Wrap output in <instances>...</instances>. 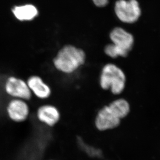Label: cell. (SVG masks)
Returning a JSON list of instances; mask_svg holds the SVG:
<instances>
[{
  "label": "cell",
  "mask_w": 160,
  "mask_h": 160,
  "mask_svg": "<svg viewBox=\"0 0 160 160\" xmlns=\"http://www.w3.org/2000/svg\"><path fill=\"white\" fill-rule=\"evenodd\" d=\"M86 54L82 49L68 45L59 50L54 59L53 63L59 71L71 74L84 64Z\"/></svg>",
  "instance_id": "6da1fadb"
},
{
  "label": "cell",
  "mask_w": 160,
  "mask_h": 160,
  "mask_svg": "<svg viewBox=\"0 0 160 160\" xmlns=\"http://www.w3.org/2000/svg\"><path fill=\"white\" fill-rule=\"evenodd\" d=\"M109 36L112 44L105 46L104 53L113 59L127 57L134 44L133 35L122 28L116 27L111 31Z\"/></svg>",
  "instance_id": "7a4b0ae2"
},
{
  "label": "cell",
  "mask_w": 160,
  "mask_h": 160,
  "mask_svg": "<svg viewBox=\"0 0 160 160\" xmlns=\"http://www.w3.org/2000/svg\"><path fill=\"white\" fill-rule=\"evenodd\" d=\"M99 83L103 90H110L114 95H119L125 87V75L119 67L114 64H107L101 71Z\"/></svg>",
  "instance_id": "3957f363"
},
{
  "label": "cell",
  "mask_w": 160,
  "mask_h": 160,
  "mask_svg": "<svg viewBox=\"0 0 160 160\" xmlns=\"http://www.w3.org/2000/svg\"><path fill=\"white\" fill-rule=\"evenodd\" d=\"M122 119V115L112 101L98 110L95 118L94 124L98 131H107L119 127Z\"/></svg>",
  "instance_id": "277c9868"
},
{
  "label": "cell",
  "mask_w": 160,
  "mask_h": 160,
  "mask_svg": "<svg viewBox=\"0 0 160 160\" xmlns=\"http://www.w3.org/2000/svg\"><path fill=\"white\" fill-rule=\"evenodd\" d=\"M115 12L120 21L128 24L136 22L141 14L137 0H118L115 3Z\"/></svg>",
  "instance_id": "5b68a950"
},
{
  "label": "cell",
  "mask_w": 160,
  "mask_h": 160,
  "mask_svg": "<svg viewBox=\"0 0 160 160\" xmlns=\"http://www.w3.org/2000/svg\"><path fill=\"white\" fill-rule=\"evenodd\" d=\"M4 88L6 93L14 98L27 101L30 100L32 97V93L27 83L15 76H11L7 79Z\"/></svg>",
  "instance_id": "8992f818"
},
{
  "label": "cell",
  "mask_w": 160,
  "mask_h": 160,
  "mask_svg": "<svg viewBox=\"0 0 160 160\" xmlns=\"http://www.w3.org/2000/svg\"><path fill=\"white\" fill-rule=\"evenodd\" d=\"M6 110L9 118L16 122L26 121L30 113V108L26 101L17 98L9 102Z\"/></svg>",
  "instance_id": "52a82bcc"
},
{
  "label": "cell",
  "mask_w": 160,
  "mask_h": 160,
  "mask_svg": "<svg viewBox=\"0 0 160 160\" xmlns=\"http://www.w3.org/2000/svg\"><path fill=\"white\" fill-rule=\"evenodd\" d=\"M36 115L40 122L49 127H54L59 122L61 118L59 109L49 104L40 106L36 110Z\"/></svg>",
  "instance_id": "ba28073f"
},
{
  "label": "cell",
  "mask_w": 160,
  "mask_h": 160,
  "mask_svg": "<svg viewBox=\"0 0 160 160\" xmlns=\"http://www.w3.org/2000/svg\"><path fill=\"white\" fill-rule=\"evenodd\" d=\"M27 83L32 94H34L38 98L46 100L51 97V89L39 76H31L28 79Z\"/></svg>",
  "instance_id": "9c48e42d"
},
{
  "label": "cell",
  "mask_w": 160,
  "mask_h": 160,
  "mask_svg": "<svg viewBox=\"0 0 160 160\" xmlns=\"http://www.w3.org/2000/svg\"><path fill=\"white\" fill-rule=\"evenodd\" d=\"M12 12L17 19L21 21H31L39 15L38 8L30 4L14 6Z\"/></svg>",
  "instance_id": "30bf717a"
},
{
  "label": "cell",
  "mask_w": 160,
  "mask_h": 160,
  "mask_svg": "<svg viewBox=\"0 0 160 160\" xmlns=\"http://www.w3.org/2000/svg\"><path fill=\"white\" fill-rule=\"evenodd\" d=\"M94 4L98 8H104L109 3V0H92Z\"/></svg>",
  "instance_id": "8fae6325"
},
{
  "label": "cell",
  "mask_w": 160,
  "mask_h": 160,
  "mask_svg": "<svg viewBox=\"0 0 160 160\" xmlns=\"http://www.w3.org/2000/svg\"></svg>",
  "instance_id": "7c38bea8"
}]
</instances>
